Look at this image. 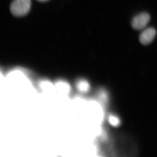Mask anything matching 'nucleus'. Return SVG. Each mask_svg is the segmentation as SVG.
Wrapping results in <instances>:
<instances>
[{"label":"nucleus","instance_id":"obj_8","mask_svg":"<svg viewBox=\"0 0 157 157\" xmlns=\"http://www.w3.org/2000/svg\"><path fill=\"white\" fill-rule=\"evenodd\" d=\"M37 1L40 2H46L47 1H49V0H37Z\"/></svg>","mask_w":157,"mask_h":157},{"label":"nucleus","instance_id":"obj_5","mask_svg":"<svg viewBox=\"0 0 157 157\" xmlns=\"http://www.w3.org/2000/svg\"><path fill=\"white\" fill-rule=\"evenodd\" d=\"M57 87L59 90L63 93H67L69 90V86L65 82H59L57 84Z\"/></svg>","mask_w":157,"mask_h":157},{"label":"nucleus","instance_id":"obj_7","mask_svg":"<svg viewBox=\"0 0 157 157\" xmlns=\"http://www.w3.org/2000/svg\"><path fill=\"white\" fill-rule=\"evenodd\" d=\"M42 86L43 89L48 91L51 90L52 89V86L48 82H43L42 85Z\"/></svg>","mask_w":157,"mask_h":157},{"label":"nucleus","instance_id":"obj_3","mask_svg":"<svg viewBox=\"0 0 157 157\" xmlns=\"http://www.w3.org/2000/svg\"><path fill=\"white\" fill-rule=\"evenodd\" d=\"M156 33V30L154 28L144 29L139 36V41L142 45H148L153 41Z\"/></svg>","mask_w":157,"mask_h":157},{"label":"nucleus","instance_id":"obj_6","mask_svg":"<svg viewBox=\"0 0 157 157\" xmlns=\"http://www.w3.org/2000/svg\"><path fill=\"white\" fill-rule=\"evenodd\" d=\"M78 87L82 91H86L89 88V85L87 82L82 81L79 82Z\"/></svg>","mask_w":157,"mask_h":157},{"label":"nucleus","instance_id":"obj_1","mask_svg":"<svg viewBox=\"0 0 157 157\" xmlns=\"http://www.w3.org/2000/svg\"><path fill=\"white\" fill-rule=\"evenodd\" d=\"M31 5V0H13L10 5V11L15 17H23L30 11Z\"/></svg>","mask_w":157,"mask_h":157},{"label":"nucleus","instance_id":"obj_2","mask_svg":"<svg viewBox=\"0 0 157 157\" xmlns=\"http://www.w3.org/2000/svg\"><path fill=\"white\" fill-rule=\"evenodd\" d=\"M150 20V16L148 13L142 12L134 17L132 21V27L134 29L140 30L144 29Z\"/></svg>","mask_w":157,"mask_h":157},{"label":"nucleus","instance_id":"obj_4","mask_svg":"<svg viewBox=\"0 0 157 157\" xmlns=\"http://www.w3.org/2000/svg\"><path fill=\"white\" fill-rule=\"evenodd\" d=\"M109 123L113 126H117L120 124V120L117 116L114 115H111L108 119Z\"/></svg>","mask_w":157,"mask_h":157}]
</instances>
